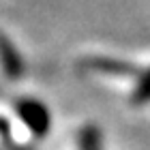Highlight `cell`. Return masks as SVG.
Listing matches in <instances>:
<instances>
[{
  "mask_svg": "<svg viewBox=\"0 0 150 150\" xmlns=\"http://www.w3.org/2000/svg\"><path fill=\"white\" fill-rule=\"evenodd\" d=\"M150 99V71H146L137 81V88L133 92V101L135 103H144Z\"/></svg>",
  "mask_w": 150,
  "mask_h": 150,
  "instance_id": "obj_1",
  "label": "cell"
}]
</instances>
